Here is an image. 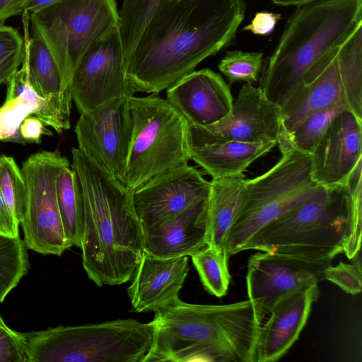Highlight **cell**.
I'll return each instance as SVG.
<instances>
[{
  "label": "cell",
  "mask_w": 362,
  "mask_h": 362,
  "mask_svg": "<svg viewBox=\"0 0 362 362\" xmlns=\"http://www.w3.org/2000/svg\"><path fill=\"white\" fill-rule=\"evenodd\" d=\"M244 0H178L158 6L125 63L136 93L158 94L235 39Z\"/></svg>",
  "instance_id": "obj_1"
},
{
  "label": "cell",
  "mask_w": 362,
  "mask_h": 362,
  "mask_svg": "<svg viewBox=\"0 0 362 362\" xmlns=\"http://www.w3.org/2000/svg\"><path fill=\"white\" fill-rule=\"evenodd\" d=\"M71 154L83 199V267L99 287L121 285L132 279L144 252L132 191L78 148Z\"/></svg>",
  "instance_id": "obj_2"
},
{
  "label": "cell",
  "mask_w": 362,
  "mask_h": 362,
  "mask_svg": "<svg viewBox=\"0 0 362 362\" xmlns=\"http://www.w3.org/2000/svg\"><path fill=\"white\" fill-rule=\"evenodd\" d=\"M154 336L144 362H256L261 323L248 299L226 305L179 298L155 311Z\"/></svg>",
  "instance_id": "obj_3"
},
{
  "label": "cell",
  "mask_w": 362,
  "mask_h": 362,
  "mask_svg": "<svg viewBox=\"0 0 362 362\" xmlns=\"http://www.w3.org/2000/svg\"><path fill=\"white\" fill-rule=\"evenodd\" d=\"M362 25V0H318L298 6L262 66L259 86L281 108L311 66Z\"/></svg>",
  "instance_id": "obj_4"
},
{
  "label": "cell",
  "mask_w": 362,
  "mask_h": 362,
  "mask_svg": "<svg viewBox=\"0 0 362 362\" xmlns=\"http://www.w3.org/2000/svg\"><path fill=\"white\" fill-rule=\"evenodd\" d=\"M349 187L319 185L308 197L259 230L243 247L313 262L343 252Z\"/></svg>",
  "instance_id": "obj_5"
},
{
  "label": "cell",
  "mask_w": 362,
  "mask_h": 362,
  "mask_svg": "<svg viewBox=\"0 0 362 362\" xmlns=\"http://www.w3.org/2000/svg\"><path fill=\"white\" fill-rule=\"evenodd\" d=\"M28 362H144L153 323L117 319L24 332Z\"/></svg>",
  "instance_id": "obj_6"
},
{
  "label": "cell",
  "mask_w": 362,
  "mask_h": 362,
  "mask_svg": "<svg viewBox=\"0 0 362 362\" xmlns=\"http://www.w3.org/2000/svg\"><path fill=\"white\" fill-rule=\"evenodd\" d=\"M132 134L123 184L133 191L153 177L188 164L189 124L166 99L151 93L128 98Z\"/></svg>",
  "instance_id": "obj_7"
},
{
  "label": "cell",
  "mask_w": 362,
  "mask_h": 362,
  "mask_svg": "<svg viewBox=\"0 0 362 362\" xmlns=\"http://www.w3.org/2000/svg\"><path fill=\"white\" fill-rule=\"evenodd\" d=\"M310 172V154L291 148L282 152L269 170L245 180L241 205L226 243L229 257L242 252L259 230L315 191L319 185Z\"/></svg>",
  "instance_id": "obj_8"
},
{
  "label": "cell",
  "mask_w": 362,
  "mask_h": 362,
  "mask_svg": "<svg viewBox=\"0 0 362 362\" xmlns=\"http://www.w3.org/2000/svg\"><path fill=\"white\" fill-rule=\"evenodd\" d=\"M30 20L33 35L47 45L69 93L86 51L119 23L116 0H59L30 13Z\"/></svg>",
  "instance_id": "obj_9"
},
{
  "label": "cell",
  "mask_w": 362,
  "mask_h": 362,
  "mask_svg": "<svg viewBox=\"0 0 362 362\" xmlns=\"http://www.w3.org/2000/svg\"><path fill=\"white\" fill-rule=\"evenodd\" d=\"M70 163L58 151L33 154L22 165L27 204L22 226L27 248L37 253L60 256L71 247L58 207L56 180Z\"/></svg>",
  "instance_id": "obj_10"
},
{
  "label": "cell",
  "mask_w": 362,
  "mask_h": 362,
  "mask_svg": "<svg viewBox=\"0 0 362 362\" xmlns=\"http://www.w3.org/2000/svg\"><path fill=\"white\" fill-rule=\"evenodd\" d=\"M282 119V108L269 100L259 88L245 83L228 117L207 126L189 124L191 147L227 141L277 143Z\"/></svg>",
  "instance_id": "obj_11"
},
{
  "label": "cell",
  "mask_w": 362,
  "mask_h": 362,
  "mask_svg": "<svg viewBox=\"0 0 362 362\" xmlns=\"http://www.w3.org/2000/svg\"><path fill=\"white\" fill-rule=\"evenodd\" d=\"M69 88L80 114L114 99L134 95L125 77L119 27L88 47L74 72Z\"/></svg>",
  "instance_id": "obj_12"
},
{
  "label": "cell",
  "mask_w": 362,
  "mask_h": 362,
  "mask_svg": "<svg viewBox=\"0 0 362 362\" xmlns=\"http://www.w3.org/2000/svg\"><path fill=\"white\" fill-rule=\"evenodd\" d=\"M128 98L81 114L74 128L78 148L122 183L132 134Z\"/></svg>",
  "instance_id": "obj_13"
},
{
  "label": "cell",
  "mask_w": 362,
  "mask_h": 362,
  "mask_svg": "<svg viewBox=\"0 0 362 362\" xmlns=\"http://www.w3.org/2000/svg\"><path fill=\"white\" fill-rule=\"evenodd\" d=\"M332 262H313L257 252L247 262L246 286L257 320L262 324L275 305L299 288L324 280V269Z\"/></svg>",
  "instance_id": "obj_14"
},
{
  "label": "cell",
  "mask_w": 362,
  "mask_h": 362,
  "mask_svg": "<svg viewBox=\"0 0 362 362\" xmlns=\"http://www.w3.org/2000/svg\"><path fill=\"white\" fill-rule=\"evenodd\" d=\"M210 187L201 170L189 164L163 172L140 185L132 191V199L143 230L206 199Z\"/></svg>",
  "instance_id": "obj_15"
},
{
  "label": "cell",
  "mask_w": 362,
  "mask_h": 362,
  "mask_svg": "<svg viewBox=\"0 0 362 362\" xmlns=\"http://www.w3.org/2000/svg\"><path fill=\"white\" fill-rule=\"evenodd\" d=\"M362 120L341 112L332 122L311 156V177L324 187L346 186L362 163Z\"/></svg>",
  "instance_id": "obj_16"
},
{
  "label": "cell",
  "mask_w": 362,
  "mask_h": 362,
  "mask_svg": "<svg viewBox=\"0 0 362 362\" xmlns=\"http://www.w3.org/2000/svg\"><path fill=\"white\" fill-rule=\"evenodd\" d=\"M339 47L327 52L311 66L300 88L282 107L279 136L290 133L317 111L338 107L351 112L338 66Z\"/></svg>",
  "instance_id": "obj_17"
},
{
  "label": "cell",
  "mask_w": 362,
  "mask_h": 362,
  "mask_svg": "<svg viewBox=\"0 0 362 362\" xmlns=\"http://www.w3.org/2000/svg\"><path fill=\"white\" fill-rule=\"evenodd\" d=\"M166 100L195 126L213 124L228 117L233 103L228 85L209 69L182 76L166 90Z\"/></svg>",
  "instance_id": "obj_18"
},
{
  "label": "cell",
  "mask_w": 362,
  "mask_h": 362,
  "mask_svg": "<svg viewBox=\"0 0 362 362\" xmlns=\"http://www.w3.org/2000/svg\"><path fill=\"white\" fill-rule=\"evenodd\" d=\"M319 295L317 283L305 286L279 300L261 325L256 347V362L280 359L298 339L312 305Z\"/></svg>",
  "instance_id": "obj_19"
},
{
  "label": "cell",
  "mask_w": 362,
  "mask_h": 362,
  "mask_svg": "<svg viewBox=\"0 0 362 362\" xmlns=\"http://www.w3.org/2000/svg\"><path fill=\"white\" fill-rule=\"evenodd\" d=\"M188 272L187 257L158 258L144 252L127 288L132 309L155 312L173 302Z\"/></svg>",
  "instance_id": "obj_20"
},
{
  "label": "cell",
  "mask_w": 362,
  "mask_h": 362,
  "mask_svg": "<svg viewBox=\"0 0 362 362\" xmlns=\"http://www.w3.org/2000/svg\"><path fill=\"white\" fill-rule=\"evenodd\" d=\"M208 231L207 198L143 230L144 252L158 258L192 256L207 245Z\"/></svg>",
  "instance_id": "obj_21"
},
{
  "label": "cell",
  "mask_w": 362,
  "mask_h": 362,
  "mask_svg": "<svg viewBox=\"0 0 362 362\" xmlns=\"http://www.w3.org/2000/svg\"><path fill=\"white\" fill-rule=\"evenodd\" d=\"M7 85L6 100L0 107V140L24 144L20 126L32 115L59 134L69 129L57 112L36 93L23 70L16 71Z\"/></svg>",
  "instance_id": "obj_22"
},
{
  "label": "cell",
  "mask_w": 362,
  "mask_h": 362,
  "mask_svg": "<svg viewBox=\"0 0 362 362\" xmlns=\"http://www.w3.org/2000/svg\"><path fill=\"white\" fill-rule=\"evenodd\" d=\"M25 65L29 83L36 93L57 112L68 129L71 127V93L65 90L59 68L45 43L37 36L30 37L28 12L23 13Z\"/></svg>",
  "instance_id": "obj_23"
},
{
  "label": "cell",
  "mask_w": 362,
  "mask_h": 362,
  "mask_svg": "<svg viewBox=\"0 0 362 362\" xmlns=\"http://www.w3.org/2000/svg\"><path fill=\"white\" fill-rule=\"evenodd\" d=\"M276 142L245 143L227 141L192 148L191 160L212 179L243 174L256 160L267 154Z\"/></svg>",
  "instance_id": "obj_24"
},
{
  "label": "cell",
  "mask_w": 362,
  "mask_h": 362,
  "mask_svg": "<svg viewBox=\"0 0 362 362\" xmlns=\"http://www.w3.org/2000/svg\"><path fill=\"white\" fill-rule=\"evenodd\" d=\"M245 177L244 174H240L210 181L207 245L226 252L228 235L243 199Z\"/></svg>",
  "instance_id": "obj_25"
},
{
  "label": "cell",
  "mask_w": 362,
  "mask_h": 362,
  "mask_svg": "<svg viewBox=\"0 0 362 362\" xmlns=\"http://www.w3.org/2000/svg\"><path fill=\"white\" fill-rule=\"evenodd\" d=\"M58 207L69 244L81 247L83 228V199L78 178L71 166H64L56 180Z\"/></svg>",
  "instance_id": "obj_26"
},
{
  "label": "cell",
  "mask_w": 362,
  "mask_h": 362,
  "mask_svg": "<svg viewBox=\"0 0 362 362\" xmlns=\"http://www.w3.org/2000/svg\"><path fill=\"white\" fill-rule=\"evenodd\" d=\"M337 62L350 110L362 120V25L339 46Z\"/></svg>",
  "instance_id": "obj_27"
},
{
  "label": "cell",
  "mask_w": 362,
  "mask_h": 362,
  "mask_svg": "<svg viewBox=\"0 0 362 362\" xmlns=\"http://www.w3.org/2000/svg\"><path fill=\"white\" fill-rule=\"evenodd\" d=\"M344 110L334 107L306 117L290 133L279 136L277 145L281 153L294 148L311 154L333 119Z\"/></svg>",
  "instance_id": "obj_28"
},
{
  "label": "cell",
  "mask_w": 362,
  "mask_h": 362,
  "mask_svg": "<svg viewBox=\"0 0 362 362\" xmlns=\"http://www.w3.org/2000/svg\"><path fill=\"white\" fill-rule=\"evenodd\" d=\"M190 257L204 289L218 298L226 296L231 278L227 252L206 245Z\"/></svg>",
  "instance_id": "obj_29"
},
{
  "label": "cell",
  "mask_w": 362,
  "mask_h": 362,
  "mask_svg": "<svg viewBox=\"0 0 362 362\" xmlns=\"http://www.w3.org/2000/svg\"><path fill=\"white\" fill-rule=\"evenodd\" d=\"M175 1L178 0H123L119 11V30L124 65L156 9L164 4Z\"/></svg>",
  "instance_id": "obj_30"
},
{
  "label": "cell",
  "mask_w": 362,
  "mask_h": 362,
  "mask_svg": "<svg viewBox=\"0 0 362 362\" xmlns=\"http://www.w3.org/2000/svg\"><path fill=\"white\" fill-rule=\"evenodd\" d=\"M23 240L0 235V303L18 284L30 269Z\"/></svg>",
  "instance_id": "obj_31"
},
{
  "label": "cell",
  "mask_w": 362,
  "mask_h": 362,
  "mask_svg": "<svg viewBox=\"0 0 362 362\" xmlns=\"http://www.w3.org/2000/svg\"><path fill=\"white\" fill-rule=\"evenodd\" d=\"M0 191L11 217L19 226L26 209V185L14 158L4 155L0 156Z\"/></svg>",
  "instance_id": "obj_32"
},
{
  "label": "cell",
  "mask_w": 362,
  "mask_h": 362,
  "mask_svg": "<svg viewBox=\"0 0 362 362\" xmlns=\"http://www.w3.org/2000/svg\"><path fill=\"white\" fill-rule=\"evenodd\" d=\"M361 164L357 167L347 184L349 187V204L343 252H344L346 256L349 259H354L360 255L361 250L362 216Z\"/></svg>",
  "instance_id": "obj_33"
},
{
  "label": "cell",
  "mask_w": 362,
  "mask_h": 362,
  "mask_svg": "<svg viewBox=\"0 0 362 362\" xmlns=\"http://www.w3.org/2000/svg\"><path fill=\"white\" fill-rule=\"evenodd\" d=\"M263 66L262 52L228 51L218 64L219 71L230 84L245 81L252 83L258 81Z\"/></svg>",
  "instance_id": "obj_34"
},
{
  "label": "cell",
  "mask_w": 362,
  "mask_h": 362,
  "mask_svg": "<svg viewBox=\"0 0 362 362\" xmlns=\"http://www.w3.org/2000/svg\"><path fill=\"white\" fill-rule=\"evenodd\" d=\"M24 38L12 27L0 24V85L7 83L23 64Z\"/></svg>",
  "instance_id": "obj_35"
},
{
  "label": "cell",
  "mask_w": 362,
  "mask_h": 362,
  "mask_svg": "<svg viewBox=\"0 0 362 362\" xmlns=\"http://www.w3.org/2000/svg\"><path fill=\"white\" fill-rule=\"evenodd\" d=\"M324 280H328L340 287L346 293L356 295L361 291L362 270L361 259L353 264L340 262L337 266L331 264L323 272Z\"/></svg>",
  "instance_id": "obj_36"
},
{
  "label": "cell",
  "mask_w": 362,
  "mask_h": 362,
  "mask_svg": "<svg viewBox=\"0 0 362 362\" xmlns=\"http://www.w3.org/2000/svg\"><path fill=\"white\" fill-rule=\"evenodd\" d=\"M0 362H28L24 332L11 329L0 314Z\"/></svg>",
  "instance_id": "obj_37"
},
{
  "label": "cell",
  "mask_w": 362,
  "mask_h": 362,
  "mask_svg": "<svg viewBox=\"0 0 362 362\" xmlns=\"http://www.w3.org/2000/svg\"><path fill=\"white\" fill-rule=\"evenodd\" d=\"M281 18L280 13L261 11L257 13L250 24L245 26L243 30H249L255 35H267L274 29L277 22Z\"/></svg>",
  "instance_id": "obj_38"
},
{
  "label": "cell",
  "mask_w": 362,
  "mask_h": 362,
  "mask_svg": "<svg viewBox=\"0 0 362 362\" xmlns=\"http://www.w3.org/2000/svg\"><path fill=\"white\" fill-rule=\"evenodd\" d=\"M42 121L34 116L26 117L20 126V134L25 142L39 144L42 134L52 135V132L46 129Z\"/></svg>",
  "instance_id": "obj_39"
},
{
  "label": "cell",
  "mask_w": 362,
  "mask_h": 362,
  "mask_svg": "<svg viewBox=\"0 0 362 362\" xmlns=\"http://www.w3.org/2000/svg\"><path fill=\"white\" fill-rule=\"evenodd\" d=\"M0 235L7 237L19 235V226L11 217L0 191Z\"/></svg>",
  "instance_id": "obj_40"
},
{
  "label": "cell",
  "mask_w": 362,
  "mask_h": 362,
  "mask_svg": "<svg viewBox=\"0 0 362 362\" xmlns=\"http://www.w3.org/2000/svg\"><path fill=\"white\" fill-rule=\"evenodd\" d=\"M23 0H0V23L19 15V6Z\"/></svg>",
  "instance_id": "obj_41"
},
{
  "label": "cell",
  "mask_w": 362,
  "mask_h": 362,
  "mask_svg": "<svg viewBox=\"0 0 362 362\" xmlns=\"http://www.w3.org/2000/svg\"><path fill=\"white\" fill-rule=\"evenodd\" d=\"M59 0H23L19 6V14L35 12L55 3Z\"/></svg>",
  "instance_id": "obj_42"
},
{
  "label": "cell",
  "mask_w": 362,
  "mask_h": 362,
  "mask_svg": "<svg viewBox=\"0 0 362 362\" xmlns=\"http://www.w3.org/2000/svg\"><path fill=\"white\" fill-rule=\"evenodd\" d=\"M318 0H272L273 4L280 6H300L315 2Z\"/></svg>",
  "instance_id": "obj_43"
}]
</instances>
